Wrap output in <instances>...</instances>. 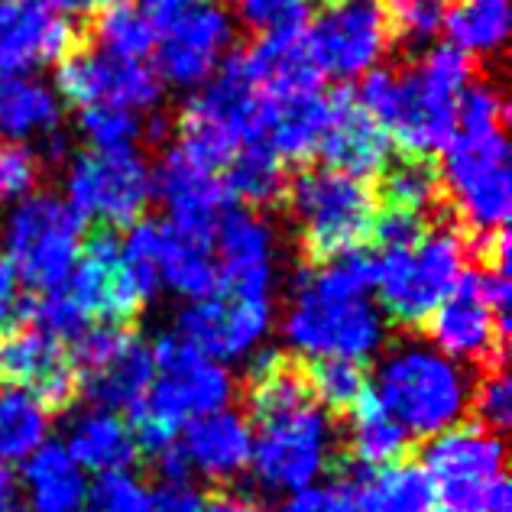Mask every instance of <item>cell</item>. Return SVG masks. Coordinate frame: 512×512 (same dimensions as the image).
Listing matches in <instances>:
<instances>
[{"label": "cell", "mask_w": 512, "mask_h": 512, "mask_svg": "<svg viewBox=\"0 0 512 512\" xmlns=\"http://www.w3.org/2000/svg\"><path fill=\"white\" fill-rule=\"evenodd\" d=\"M153 363L156 380L127 422L137 451L150 454V461L179 441L188 422L227 409L234 396V380L221 363L198 354L179 334H166L153 344Z\"/></svg>", "instance_id": "6da1fadb"}, {"label": "cell", "mask_w": 512, "mask_h": 512, "mask_svg": "<svg viewBox=\"0 0 512 512\" xmlns=\"http://www.w3.org/2000/svg\"><path fill=\"white\" fill-rule=\"evenodd\" d=\"M282 205L295 224L308 269L370 244L376 201L367 182L328 166H305L289 179Z\"/></svg>", "instance_id": "7a4b0ae2"}, {"label": "cell", "mask_w": 512, "mask_h": 512, "mask_svg": "<svg viewBox=\"0 0 512 512\" xmlns=\"http://www.w3.org/2000/svg\"><path fill=\"white\" fill-rule=\"evenodd\" d=\"M376 399L406 428L409 438H435L464 422L470 380L461 363L425 344H402L383 360Z\"/></svg>", "instance_id": "3957f363"}, {"label": "cell", "mask_w": 512, "mask_h": 512, "mask_svg": "<svg viewBox=\"0 0 512 512\" xmlns=\"http://www.w3.org/2000/svg\"><path fill=\"white\" fill-rule=\"evenodd\" d=\"M464 231L454 221L435 227L419 247L383 253L376 292L386 318L399 328H425V321L454 292L464 273Z\"/></svg>", "instance_id": "277c9868"}, {"label": "cell", "mask_w": 512, "mask_h": 512, "mask_svg": "<svg viewBox=\"0 0 512 512\" xmlns=\"http://www.w3.org/2000/svg\"><path fill=\"white\" fill-rule=\"evenodd\" d=\"M82 240V218L69 201L36 195L26 198L10 214L4 244L7 263L33 295H49L65 289Z\"/></svg>", "instance_id": "5b68a950"}, {"label": "cell", "mask_w": 512, "mask_h": 512, "mask_svg": "<svg viewBox=\"0 0 512 512\" xmlns=\"http://www.w3.org/2000/svg\"><path fill=\"white\" fill-rule=\"evenodd\" d=\"M250 470L260 487L299 493L318 487L331 467V419L318 402H305L269 419L253 422Z\"/></svg>", "instance_id": "8992f818"}, {"label": "cell", "mask_w": 512, "mask_h": 512, "mask_svg": "<svg viewBox=\"0 0 512 512\" xmlns=\"http://www.w3.org/2000/svg\"><path fill=\"white\" fill-rule=\"evenodd\" d=\"M286 338L302 360L338 357L367 363L383 347L386 325L367 299H334L299 273L295 302L286 315Z\"/></svg>", "instance_id": "52a82bcc"}, {"label": "cell", "mask_w": 512, "mask_h": 512, "mask_svg": "<svg viewBox=\"0 0 512 512\" xmlns=\"http://www.w3.org/2000/svg\"><path fill=\"white\" fill-rule=\"evenodd\" d=\"M451 218L464 234L503 231L509 221V146L503 133H457L444 169Z\"/></svg>", "instance_id": "ba28073f"}, {"label": "cell", "mask_w": 512, "mask_h": 512, "mask_svg": "<svg viewBox=\"0 0 512 512\" xmlns=\"http://www.w3.org/2000/svg\"><path fill=\"white\" fill-rule=\"evenodd\" d=\"M69 195L78 218L101 227H130L153 198V172L137 150H85L69 172Z\"/></svg>", "instance_id": "9c48e42d"}, {"label": "cell", "mask_w": 512, "mask_h": 512, "mask_svg": "<svg viewBox=\"0 0 512 512\" xmlns=\"http://www.w3.org/2000/svg\"><path fill=\"white\" fill-rule=\"evenodd\" d=\"M65 292L85 315V321H98L107 328H133V321L140 318L146 305L124 263L117 231L101 224L85 231Z\"/></svg>", "instance_id": "30bf717a"}, {"label": "cell", "mask_w": 512, "mask_h": 512, "mask_svg": "<svg viewBox=\"0 0 512 512\" xmlns=\"http://www.w3.org/2000/svg\"><path fill=\"white\" fill-rule=\"evenodd\" d=\"M56 82L65 104L78 107H98V104H114L127 107V111H146L159 101L163 94V82L153 65L143 59H117L107 52L94 49L88 43L75 46L69 56L59 62Z\"/></svg>", "instance_id": "8fae6325"}, {"label": "cell", "mask_w": 512, "mask_h": 512, "mask_svg": "<svg viewBox=\"0 0 512 512\" xmlns=\"http://www.w3.org/2000/svg\"><path fill=\"white\" fill-rule=\"evenodd\" d=\"M0 389H23L52 415L75 406L82 380L62 341L30 325H13L0 331Z\"/></svg>", "instance_id": "7c38bea8"}, {"label": "cell", "mask_w": 512, "mask_h": 512, "mask_svg": "<svg viewBox=\"0 0 512 512\" xmlns=\"http://www.w3.org/2000/svg\"><path fill=\"white\" fill-rule=\"evenodd\" d=\"M425 331L438 354L454 363H474L483 370H500L506 363L509 325L493 315L477 289V273L464 269L454 292L425 321Z\"/></svg>", "instance_id": "4fadbf2b"}, {"label": "cell", "mask_w": 512, "mask_h": 512, "mask_svg": "<svg viewBox=\"0 0 512 512\" xmlns=\"http://www.w3.org/2000/svg\"><path fill=\"white\" fill-rule=\"evenodd\" d=\"M305 46L321 75L357 78L393 49V33L380 0H347L305 30Z\"/></svg>", "instance_id": "5bb4252c"}, {"label": "cell", "mask_w": 512, "mask_h": 512, "mask_svg": "<svg viewBox=\"0 0 512 512\" xmlns=\"http://www.w3.org/2000/svg\"><path fill=\"white\" fill-rule=\"evenodd\" d=\"M85 36L88 26H75L49 0H7L0 7V78L62 62Z\"/></svg>", "instance_id": "9a60e30c"}, {"label": "cell", "mask_w": 512, "mask_h": 512, "mask_svg": "<svg viewBox=\"0 0 512 512\" xmlns=\"http://www.w3.org/2000/svg\"><path fill=\"white\" fill-rule=\"evenodd\" d=\"M269 321H273L269 299H240L218 292L205 302L188 305L179 315V338L214 363L240 360L263 341Z\"/></svg>", "instance_id": "2e32d148"}, {"label": "cell", "mask_w": 512, "mask_h": 512, "mask_svg": "<svg viewBox=\"0 0 512 512\" xmlns=\"http://www.w3.org/2000/svg\"><path fill=\"white\" fill-rule=\"evenodd\" d=\"M211 250L218 266V292L240 295V299H269L273 234L253 211L227 205L214 224Z\"/></svg>", "instance_id": "e0dca14e"}, {"label": "cell", "mask_w": 512, "mask_h": 512, "mask_svg": "<svg viewBox=\"0 0 512 512\" xmlns=\"http://www.w3.org/2000/svg\"><path fill=\"white\" fill-rule=\"evenodd\" d=\"M419 464L435 490H467L506 474V444L477 422H457L428 438Z\"/></svg>", "instance_id": "ac0fdd59"}, {"label": "cell", "mask_w": 512, "mask_h": 512, "mask_svg": "<svg viewBox=\"0 0 512 512\" xmlns=\"http://www.w3.org/2000/svg\"><path fill=\"white\" fill-rule=\"evenodd\" d=\"M231 20L214 4H192L188 13L163 33L156 52V75L175 85H201L208 82L224 59L231 43Z\"/></svg>", "instance_id": "d6986e66"}, {"label": "cell", "mask_w": 512, "mask_h": 512, "mask_svg": "<svg viewBox=\"0 0 512 512\" xmlns=\"http://www.w3.org/2000/svg\"><path fill=\"white\" fill-rule=\"evenodd\" d=\"M318 153L325 166L344 172L350 179H376V172L393 156V140L376 120L363 111L350 88H338L331 94V124L321 137Z\"/></svg>", "instance_id": "ffe728a7"}, {"label": "cell", "mask_w": 512, "mask_h": 512, "mask_svg": "<svg viewBox=\"0 0 512 512\" xmlns=\"http://www.w3.org/2000/svg\"><path fill=\"white\" fill-rule=\"evenodd\" d=\"M153 195L163 198L169 208L172 227L198 237H214L218 214L231 205L221 175L195 166L179 146H172L153 172Z\"/></svg>", "instance_id": "44dd1931"}, {"label": "cell", "mask_w": 512, "mask_h": 512, "mask_svg": "<svg viewBox=\"0 0 512 512\" xmlns=\"http://www.w3.org/2000/svg\"><path fill=\"white\" fill-rule=\"evenodd\" d=\"M192 474L208 477L211 483H234L250 470L253 428L247 415L221 409L214 415L188 422L179 435Z\"/></svg>", "instance_id": "7402d4cb"}, {"label": "cell", "mask_w": 512, "mask_h": 512, "mask_svg": "<svg viewBox=\"0 0 512 512\" xmlns=\"http://www.w3.org/2000/svg\"><path fill=\"white\" fill-rule=\"evenodd\" d=\"M373 201L380 211H406L428 221H451L448 188L438 156L393 153L373 179Z\"/></svg>", "instance_id": "603a6c76"}, {"label": "cell", "mask_w": 512, "mask_h": 512, "mask_svg": "<svg viewBox=\"0 0 512 512\" xmlns=\"http://www.w3.org/2000/svg\"><path fill=\"white\" fill-rule=\"evenodd\" d=\"M331 124V98L321 91L299 94V98H263L260 94V130L256 143L269 146L282 166L305 163L318 153L321 137Z\"/></svg>", "instance_id": "cb8c5ba5"}, {"label": "cell", "mask_w": 512, "mask_h": 512, "mask_svg": "<svg viewBox=\"0 0 512 512\" xmlns=\"http://www.w3.org/2000/svg\"><path fill=\"white\" fill-rule=\"evenodd\" d=\"M240 56L263 98H299V94H315L321 85V72L305 46V30L260 36Z\"/></svg>", "instance_id": "d4e9b609"}, {"label": "cell", "mask_w": 512, "mask_h": 512, "mask_svg": "<svg viewBox=\"0 0 512 512\" xmlns=\"http://www.w3.org/2000/svg\"><path fill=\"white\" fill-rule=\"evenodd\" d=\"M82 380V396L94 409L104 412H133L150 393L156 380V363H153V347L140 341L137 334L120 344L101 367L78 376Z\"/></svg>", "instance_id": "484cf974"}, {"label": "cell", "mask_w": 512, "mask_h": 512, "mask_svg": "<svg viewBox=\"0 0 512 512\" xmlns=\"http://www.w3.org/2000/svg\"><path fill=\"white\" fill-rule=\"evenodd\" d=\"M65 451L72 461L88 474H120L137 464V441H133L130 425L114 412L88 409L69 425V438H65Z\"/></svg>", "instance_id": "4316f807"}, {"label": "cell", "mask_w": 512, "mask_h": 512, "mask_svg": "<svg viewBox=\"0 0 512 512\" xmlns=\"http://www.w3.org/2000/svg\"><path fill=\"white\" fill-rule=\"evenodd\" d=\"M23 487L33 512H82L88 477L65 444L46 441L23 461Z\"/></svg>", "instance_id": "83f0119b"}, {"label": "cell", "mask_w": 512, "mask_h": 512, "mask_svg": "<svg viewBox=\"0 0 512 512\" xmlns=\"http://www.w3.org/2000/svg\"><path fill=\"white\" fill-rule=\"evenodd\" d=\"M159 286H169L185 299L205 302L218 295V266H214L211 237H198L163 224L159 244Z\"/></svg>", "instance_id": "f1b7e54d"}, {"label": "cell", "mask_w": 512, "mask_h": 512, "mask_svg": "<svg viewBox=\"0 0 512 512\" xmlns=\"http://www.w3.org/2000/svg\"><path fill=\"white\" fill-rule=\"evenodd\" d=\"M409 435L393 415L383 409V402L370 393L360 406L347 415V451L344 461L357 464L363 470H380L386 464H396L409 454Z\"/></svg>", "instance_id": "f546056e"}, {"label": "cell", "mask_w": 512, "mask_h": 512, "mask_svg": "<svg viewBox=\"0 0 512 512\" xmlns=\"http://www.w3.org/2000/svg\"><path fill=\"white\" fill-rule=\"evenodd\" d=\"M62 124V107L43 82L17 75L0 78V133L13 143L49 137Z\"/></svg>", "instance_id": "4dcf8cb0"}, {"label": "cell", "mask_w": 512, "mask_h": 512, "mask_svg": "<svg viewBox=\"0 0 512 512\" xmlns=\"http://www.w3.org/2000/svg\"><path fill=\"white\" fill-rule=\"evenodd\" d=\"M438 490L419 461L402 457L363 477V512H431Z\"/></svg>", "instance_id": "1f68e13d"}, {"label": "cell", "mask_w": 512, "mask_h": 512, "mask_svg": "<svg viewBox=\"0 0 512 512\" xmlns=\"http://www.w3.org/2000/svg\"><path fill=\"white\" fill-rule=\"evenodd\" d=\"M224 188L227 198L240 201L247 211L279 205L286 195L289 175L282 172V163L276 153L263 143H244L234 153L231 163L224 166Z\"/></svg>", "instance_id": "d6a6232c"}, {"label": "cell", "mask_w": 512, "mask_h": 512, "mask_svg": "<svg viewBox=\"0 0 512 512\" xmlns=\"http://www.w3.org/2000/svg\"><path fill=\"white\" fill-rule=\"evenodd\" d=\"M49 441V412L23 389H0V461L23 464Z\"/></svg>", "instance_id": "836d02e7"}, {"label": "cell", "mask_w": 512, "mask_h": 512, "mask_svg": "<svg viewBox=\"0 0 512 512\" xmlns=\"http://www.w3.org/2000/svg\"><path fill=\"white\" fill-rule=\"evenodd\" d=\"M305 373H308V389H312L318 409L325 415H350V409L360 406L373 393L367 363L357 360L321 357L305 363Z\"/></svg>", "instance_id": "e575fe53"}, {"label": "cell", "mask_w": 512, "mask_h": 512, "mask_svg": "<svg viewBox=\"0 0 512 512\" xmlns=\"http://www.w3.org/2000/svg\"><path fill=\"white\" fill-rule=\"evenodd\" d=\"M444 30L451 36V46L464 49L467 56L500 49L509 33L506 0H451Z\"/></svg>", "instance_id": "d590c367"}, {"label": "cell", "mask_w": 512, "mask_h": 512, "mask_svg": "<svg viewBox=\"0 0 512 512\" xmlns=\"http://www.w3.org/2000/svg\"><path fill=\"white\" fill-rule=\"evenodd\" d=\"M88 43L117 59H143L153 49L156 33L133 7H114L88 23Z\"/></svg>", "instance_id": "8d00e7d4"}, {"label": "cell", "mask_w": 512, "mask_h": 512, "mask_svg": "<svg viewBox=\"0 0 512 512\" xmlns=\"http://www.w3.org/2000/svg\"><path fill=\"white\" fill-rule=\"evenodd\" d=\"M393 46H425L435 39L451 10V0H380Z\"/></svg>", "instance_id": "74e56055"}, {"label": "cell", "mask_w": 512, "mask_h": 512, "mask_svg": "<svg viewBox=\"0 0 512 512\" xmlns=\"http://www.w3.org/2000/svg\"><path fill=\"white\" fill-rule=\"evenodd\" d=\"M78 127H82L91 150H101V153L133 150V143H137L146 130L137 111H127V107H114V104L85 107L82 117H78Z\"/></svg>", "instance_id": "f35d334b"}, {"label": "cell", "mask_w": 512, "mask_h": 512, "mask_svg": "<svg viewBox=\"0 0 512 512\" xmlns=\"http://www.w3.org/2000/svg\"><path fill=\"white\" fill-rule=\"evenodd\" d=\"M467 409L474 412V422L503 435L512 422V383L506 370H483L477 383L470 386Z\"/></svg>", "instance_id": "ab89813d"}, {"label": "cell", "mask_w": 512, "mask_h": 512, "mask_svg": "<svg viewBox=\"0 0 512 512\" xmlns=\"http://www.w3.org/2000/svg\"><path fill=\"white\" fill-rule=\"evenodd\" d=\"M82 509L85 512H146L150 509V490H146L140 477H133L130 470L101 474L94 483H88Z\"/></svg>", "instance_id": "60d3db41"}, {"label": "cell", "mask_w": 512, "mask_h": 512, "mask_svg": "<svg viewBox=\"0 0 512 512\" xmlns=\"http://www.w3.org/2000/svg\"><path fill=\"white\" fill-rule=\"evenodd\" d=\"M506 124L503 91L487 82H470L457 98V127L461 133H496Z\"/></svg>", "instance_id": "b9f144b4"}, {"label": "cell", "mask_w": 512, "mask_h": 512, "mask_svg": "<svg viewBox=\"0 0 512 512\" xmlns=\"http://www.w3.org/2000/svg\"><path fill=\"white\" fill-rule=\"evenodd\" d=\"M240 17L260 36L302 33L308 23V7L302 0H240Z\"/></svg>", "instance_id": "7bdbcfd3"}, {"label": "cell", "mask_w": 512, "mask_h": 512, "mask_svg": "<svg viewBox=\"0 0 512 512\" xmlns=\"http://www.w3.org/2000/svg\"><path fill=\"white\" fill-rule=\"evenodd\" d=\"M39 175V159L23 143H4L0 146V201L4 198H23L33 188Z\"/></svg>", "instance_id": "ee69618b"}, {"label": "cell", "mask_w": 512, "mask_h": 512, "mask_svg": "<svg viewBox=\"0 0 512 512\" xmlns=\"http://www.w3.org/2000/svg\"><path fill=\"white\" fill-rule=\"evenodd\" d=\"M146 512H205V496L192 483H159L156 490H150Z\"/></svg>", "instance_id": "f6af8a7d"}, {"label": "cell", "mask_w": 512, "mask_h": 512, "mask_svg": "<svg viewBox=\"0 0 512 512\" xmlns=\"http://www.w3.org/2000/svg\"><path fill=\"white\" fill-rule=\"evenodd\" d=\"M192 4L195 0H137V13L153 26V33L163 36L185 17Z\"/></svg>", "instance_id": "bcb514c9"}, {"label": "cell", "mask_w": 512, "mask_h": 512, "mask_svg": "<svg viewBox=\"0 0 512 512\" xmlns=\"http://www.w3.org/2000/svg\"><path fill=\"white\" fill-rule=\"evenodd\" d=\"M20 315V292H17V273L10 269L7 256H0V331L17 325Z\"/></svg>", "instance_id": "7dc6e473"}, {"label": "cell", "mask_w": 512, "mask_h": 512, "mask_svg": "<svg viewBox=\"0 0 512 512\" xmlns=\"http://www.w3.org/2000/svg\"><path fill=\"white\" fill-rule=\"evenodd\" d=\"M62 17H75L78 26H88L91 20H98L101 13L114 10V7H124L127 0H49Z\"/></svg>", "instance_id": "c3c4849f"}, {"label": "cell", "mask_w": 512, "mask_h": 512, "mask_svg": "<svg viewBox=\"0 0 512 512\" xmlns=\"http://www.w3.org/2000/svg\"><path fill=\"white\" fill-rule=\"evenodd\" d=\"M276 512H334L328 487H308L299 493H289Z\"/></svg>", "instance_id": "681fc988"}, {"label": "cell", "mask_w": 512, "mask_h": 512, "mask_svg": "<svg viewBox=\"0 0 512 512\" xmlns=\"http://www.w3.org/2000/svg\"><path fill=\"white\" fill-rule=\"evenodd\" d=\"M483 512H512V487L506 474L483 483Z\"/></svg>", "instance_id": "f907efd6"}, {"label": "cell", "mask_w": 512, "mask_h": 512, "mask_svg": "<svg viewBox=\"0 0 512 512\" xmlns=\"http://www.w3.org/2000/svg\"><path fill=\"white\" fill-rule=\"evenodd\" d=\"M205 512H263V506L247 493L227 490V493H218V496H211V500H205Z\"/></svg>", "instance_id": "816d5d0a"}, {"label": "cell", "mask_w": 512, "mask_h": 512, "mask_svg": "<svg viewBox=\"0 0 512 512\" xmlns=\"http://www.w3.org/2000/svg\"><path fill=\"white\" fill-rule=\"evenodd\" d=\"M7 496H17V470L13 464L0 461V500H7Z\"/></svg>", "instance_id": "f5cc1de1"}, {"label": "cell", "mask_w": 512, "mask_h": 512, "mask_svg": "<svg viewBox=\"0 0 512 512\" xmlns=\"http://www.w3.org/2000/svg\"><path fill=\"white\" fill-rule=\"evenodd\" d=\"M302 4L305 7H318V10H338V7H344L347 4V0H302Z\"/></svg>", "instance_id": "db71d44e"}, {"label": "cell", "mask_w": 512, "mask_h": 512, "mask_svg": "<svg viewBox=\"0 0 512 512\" xmlns=\"http://www.w3.org/2000/svg\"><path fill=\"white\" fill-rule=\"evenodd\" d=\"M0 512H26V506L17 500V496H7V500H0Z\"/></svg>", "instance_id": "11a10c76"}, {"label": "cell", "mask_w": 512, "mask_h": 512, "mask_svg": "<svg viewBox=\"0 0 512 512\" xmlns=\"http://www.w3.org/2000/svg\"><path fill=\"white\" fill-rule=\"evenodd\" d=\"M4 4H7V0H0V7H4Z\"/></svg>", "instance_id": "9f6ffc18"}]
</instances>
